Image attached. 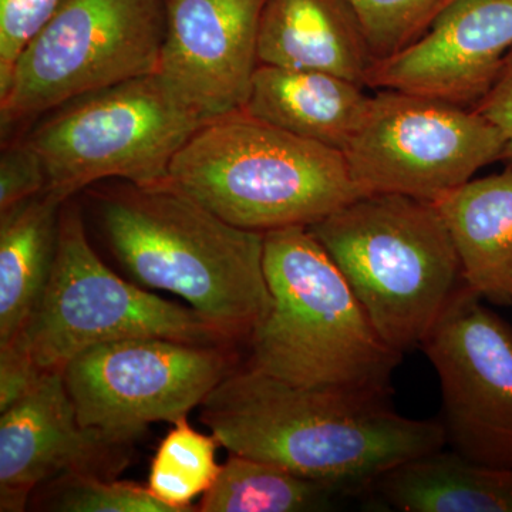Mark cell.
<instances>
[{
	"instance_id": "30bf717a",
	"label": "cell",
	"mask_w": 512,
	"mask_h": 512,
	"mask_svg": "<svg viewBox=\"0 0 512 512\" xmlns=\"http://www.w3.org/2000/svg\"><path fill=\"white\" fill-rule=\"evenodd\" d=\"M237 362L235 346L137 338L80 353L63 376L84 427L133 443L148 424H173L200 407Z\"/></svg>"
},
{
	"instance_id": "277c9868",
	"label": "cell",
	"mask_w": 512,
	"mask_h": 512,
	"mask_svg": "<svg viewBox=\"0 0 512 512\" xmlns=\"http://www.w3.org/2000/svg\"><path fill=\"white\" fill-rule=\"evenodd\" d=\"M168 181L229 224L262 234L311 227L363 195L342 151L244 110L202 126Z\"/></svg>"
},
{
	"instance_id": "3957f363",
	"label": "cell",
	"mask_w": 512,
	"mask_h": 512,
	"mask_svg": "<svg viewBox=\"0 0 512 512\" xmlns=\"http://www.w3.org/2000/svg\"><path fill=\"white\" fill-rule=\"evenodd\" d=\"M264 269L271 306L245 365L298 386L392 394L403 353L377 333L308 227L265 232Z\"/></svg>"
},
{
	"instance_id": "5b68a950",
	"label": "cell",
	"mask_w": 512,
	"mask_h": 512,
	"mask_svg": "<svg viewBox=\"0 0 512 512\" xmlns=\"http://www.w3.org/2000/svg\"><path fill=\"white\" fill-rule=\"evenodd\" d=\"M308 228L377 333L403 355L420 348L464 284L456 248L433 202L362 195Z\"/></svg>"
},
{
	"instance_id": "7c38bea8",
	"label": "cell",
	"mask_w": 512,
	"mask_h": 512,
	"mask_svg": "<svg viewBox=\"0 0 512 512\" xmlns=\"http://www.w3.org/2000/svg\"><path fill=\"white\" fill-rule=\"evenodd\" d=\"M130 447L84 427L63 372H45L0 412V511H25L37 488L63 474L116 478Z\"/></svg>"
},
{
	"instance_id": "ba28073f",
	"label": "cell",
	"mask_w": 512,
	"mask_h": 512,
	"mask_svg": "<svg viewBox=\"0 0 512 512\" xmlns=\"http://www.w3.org/2000/svg\"><path fill=\"white\" fill-rule=\"evenodd\" d=\"M168 0H66L0 90L2 137L86 94L157 73Z\"/></svg>"
},
{
	"instance_id": "484cf974",
	"label": "cell",
	"mask_w": 512,
	"mask_h": 512,
	"mask_svg": "<svg viewBox=\"0 0 512 512\" xmlns=\"http://www.w3.org/2000/svg\"><path fill=\"white\" fill-rule=\"evenodd\" d=\"M43 373L19 340L0 346V412L22 399Z\"/></svg>"
},
{
	"instance_id": "cb8c5ba5",
	"label": "cell",
	"mask_w": 512,
	"mask_h": 512,
	"mask_svg": "<svg viewBox=\"0 0 512 512\" xmlns=\"http://www.w3.org/2000/svg\"><path fill=\"white\" fill-rule=\"evenodd\" d=\"M66 0H0V90L26 46Z\"/></svg>"
},
{
	"instance_id": "8fae6325",
	"label": "cell",
	"mask_w": 512,
	"mask_h": 512,
	"mask_svg": "<svg viewBox=\"0 0 512 512\" xmlns=\"http://www.w3.org/2000/svg\"><path fill=\"white\" fill-rule=\"evenodd\" d=\"M483 301L461 285L420 348L439 376L447 444L512 470V326Z\"/></svg>"
},
{
	"instance_id": "7402d4cb",
	"label": "cell",
	"mask_w": 512,
	"mask_h": 512,
	"mask_svg": "<svg viewBox=\"0 0 512 512\" xmlns=\"http://www.w3.org/2000/svg\"><path fill=\"white\" fill-rule=\"evenodd\" d=\"M42 507L62 512H173L147 485L69 473L43 484ZM40 488V487H39Z\"/></svg>"
},
{
	"instance_id": "603a6c76",
	"label": "cell",
	"mask_w": 512,
	"mask_h": 512,
	"mask_svg": "<svg viewBox=\"0 0 512 512\" xmlns=\"http://www.w3.org/2000/svg\"><path fill=\"white\" fill-rule=\"evenodd\" d=\"M376 60L419 40L457 0H349Z\"/></svg>"
},
{
	"instance_id": "ffe728a7",
	"label": "cell",
	"mask_w": 512,
	"mask_h": 512,
	"mask_svg": "<svg viewBox=\"0 0 512 512\" xmlns=\"http://www.w3.org/2000/svg\"><path fill=\"white\" fill-rule=\"evenodd\" d=\"M346 495L256 458L231 454L202 494L200 512H312L335 510Z\"/></svg>"
},
{
	"instance_id": "2e32d148",
	"label": "cell",
	"mask_w": 512,
	"mask_h": 512,
	"mask_svg": "<svg viewBox=\"0 0 512 512\" xmlns=\"http://www.w3.org/2000/svg\"><path fill=\"white\" fill-rule=\"evenodd\" d=\"M363 89L338 74L261 63L244 111L343 153L369 103Z\"/></svg>"
},
{
	"instance_id": "6da1fadb",
	"label": "cell",
	"mask_w": 512,
	"mask_h": 512,
	"mask_svg": "<svg viewBox=\"0 0 512 512\" xmlns=\"http://www.w3.org/2000/svg\"><path fill=\"white\" fill-rule=\"evenodd\" d=\"M389 397L298 386L244 365L205 397L200 419L231 454L362 497L390 468L447 446L441 421L407 419Z\"/></svg>"
},
{
	"instance_id": "e0dca14e",
	"label": "cell",
	"mask_w": 512,
	"mask_h": 512,
	"mask_svg": "<svg viewBox=\"0 0 512 512\" xmlns=\"http://www.w3.org/2000/svg\"><path fill=\"white\" fill-rule=\"evenodd\" d=\"M460 259L464 284L484 301L512 305V167L433 202Z\"/></svg>"
},
{
	"instance_id": "8992f818",
	"label": "cell",
	"mask_w": 512,
	"mask_h": 512,
	"mask_svg": "<svg viewBox=\"0 0 512 512\" xmlns=\"http://www.w3.org/2000/svg\"><path fill=\"white\" fill-rule=\"evenodd\" d=\"M207 123L151 73L63 104L25 138L45 165L46 192L66 202L107 180L165 183L174 158Z\"/></svg>"
},
{
	"instance_id": "d6986e66",
	"label": "cell",
	"mask_w": 512,
	"mask_h": 512,
	"mask_svg": "<svg viewBox=\"0 0 512 512\" xmlns=\"http://www.w3.org/2000/svg\"><path fill=\"white\" fill-rule=\"evenodd\" d=\"M63 204L43 192L0 212V346L18 338L45 295Z\"/></svg>"
},
{
	"instance_id": "4fadbf2b",
	"label": "cell",
	"mask_w": 512,
	"mask_h": 512,
	"mask_svg": "<svg viewBox=\"0 0 512 512\" xmlns=\"http://www.w3.org/2000/svg\"><path fill=\"white\" fill-rule=\"evenodd\" d=\"M266 0H168L157 73L207 121L244 110Z\"/></svg>"
},
{
	"instance_id": "d4e9b609",
	"label": "cell",
	"mask_w": 512,
	"mask_h": 512,
	"mask_svg": "<svg viewBox=\"0 0 512 512\" xmlns=\"http://www.w3.org/2000/svg\"><path fill=\"white\" fill-rule=\"evenodd\" d=\"M47 190L42 158L25 137L8 141L0 156V212L8 211Z\"/></svg>"
},
{
	"instance_id": "4316f807",
	"label": "cell",
	"mask_w": 512,
	"mask_h": 512,
	"mask_svg": "<svg viewBox=\"0 0 512 512\" xmlns=\"http://www.w3.org/2000/svg\"><path fill=\"white\" fill-rule=\"evenodd\" d=\"M471 109L500 128L505 138L503 163L512 167V52L505 59L503 70L487 94Z\"/></svg>"
},
{
	"instance_id": "ac0fdd59",
	"label": "cell",
	"mask_w": 512,
	"mask_h": 512,
	"mask_svg": "<svg viewBox=\"0 0 512 512\" xmlns=\"http://www.w3.org/2000/svg\"><path fill=\"white\" fill-rule=\"evenodd\" d=\"M369 495L403 512H512V470L443 447L390 468Z\"/></svg>"
},
{
	"instance_id": "9c48e42d",
	"label": "cell",
	"mask_w": 512,
	"mask_h": 512,
	"mask_svg": "<svg viewBox=\"0 0 512 512\" xmlns=\"http://www.w3.org/2000/svg\"><path fill=\"white\" fill-rule=\"evenodd\" d=\"M500 128L470 107L379 90L343 150L363 195L402 194L436 202L503 160Z\"/></svg>"
},
{
	"instance_id": "7a4b0ae2",
	"label": "cell",
	"mask_w": 512,
	"mask_h": 512,
	"mask_svg": "<svg viewBox=\"0 0 512 512\" xmlns=\"http://www.w3.org/2000/svg\"><path fill=\"white\" fill-rule=\"evenodd\" d=\"M107 245L138 284L174 293L232 342L248 343L271 306L262 232L217 214L170 181L90 190Z\"/></svg>"
},
{
	"instance_id": "52a82bcc",
	"label": "cell",
	"mask_w": 512,
	"mask_h": 512,
	"mask_svg": "<svg viewBox=\"0 0 512 512\" xmlns=\"http://www.w3.org/2000/svg\"><path fill=\"white\" fill-rule=\"evenodd\" d=\"M137 338L237 346L190 306L167 301L114 274L90 244L82 211L67 200L45 295L15 340L42 372H63L74 357L94 346Z\"/></svg>"
},
{
	"instance_id": "44dd1931",
	"label": "cell",
	"mask_w": 512,
	"mask_h": 512,
	"mask_svg": "<svg viewBox=\"0 0 512 512\" xmlns=\"http://www.w3.org/2000/svg\"><path fill=\"white\" fill-rule=\"evenodd\" d=\"M151 461L147 488L173 512L197 511L192 501L220 476V441L195 430L187 417L175 421Z\"/></svg>"
},
{
	"instance_id": "5bb4252c",
	"label": "cell",
	"mask_w": 512,
	"mask_h": 512,
	"mask_svg": "<svg viewBox=\"0 0 512 512\" xmlns=\"http://www.w3.org/2000/svg\"><path fill=\"white\" fill-rule=\"evenodd\" d=\"M512 52V0H457L419 40L376 60L365 87L473 107Z\"/></svg>"
},
{
	"instance_id": "9a60e30c",
	"label": "cell",
	"mask_w": 512,
	"mask_h": 512,
	"mask_svg": "<svg viewBox=\"0 0 512 512\" xmlns=\"http://www.w3.org/2000/svg\"><path fill=\"white\" fill-rule=\"evenodd\" d=\"M259 62L322 70L365 87L376 62L349 0H266Z\"/></svg>"
}]
</instances>
